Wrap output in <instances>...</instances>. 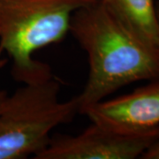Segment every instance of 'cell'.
<instances>
[{"mask_svg": "<svg viewBox=\"0 0 159 159\" xmlns=\"http://www.w3.org/2000/svg\"><path fill=\"white\" fill-rule=\"evenodd\" d=\"M7 93H6L5 90H2V89H0V110L2 108V105H3V102L5 101V99H6V97H7Z\"/></svg>", "mask_w": 159, "mask_h": 159, "instance_id": "8", "label": "cell"}, {"mask_svg": "<svg viewBox=\"0 0 159 159\" xmlns=\"http://www.w3.org/2000/svg\"><path fill=\"white\" fill-rule=\"evenodd\" d=\"M91 122L125 133H144L159 128V79L130 94L103 100L85 110Z\"/></svg>", "mask_w": 159, "mask_h": 159, "instance_id": "5", "label": "cell"}, {"mask_svg": "<svg viewBox=\"0 0 159 159\" xmlns=\"http://www.w3.org/2000/svg\"><path fill=\"white\" fill-rule=\"evenodd\" d=\"M69 33L89 65L88 80L77 96L80 113L125 86L159 79V51L132 34L99 1L74 11Z\"/></svg>", "mask_w": 159, "mask_h": 159, "instance_id": "1", "label": "cell"}, {"mask_svg": "<svg viewBox=\"0 0 159 159\" xmlns=\"http://www.w3.org/2000/svg\"><path fill=\"white\" fill-rule=\"evenodd\" d=\"M142 159H159V139H157L149 148L143 153Z\"/></svg>", "mask_w": 159, "mask_h": 159, "instance_id": "7", "label": "cell"}, {"mask_svg": "<svg viewBox=\"0 0 159 159\" xmlns=\"http://www.w3.org/2000/svg\"><path fill=\"white\" fill-rule=\"evenodd\" d=\"M98 1L132 34L159 51L158 22L153 0Z\"/></svg>", "mask_w": 159, "mask_h": 159, "instance_id": "6", "label": "cell"}, {"mask_svg": "<svg viewBox=\"0 0 159 159\" xmlns=\"http://www.w3.org/2000/svg\"><path fill=\"white\" fill-rule=\"evenodd\" d=\"M87 3H89V4H91V3H94V2H97L98 0H85Z\"/></svg>", "mask_w": 159, "mask_h": 159, "instance_id": "11", "label": "cell"}, {"mask_svg": "<svg viewBox=\"0 0 159 159\" xmlns=\"http://www.w3.org/2000/svg\"><path fill=\"white\" fill-rule=\"evenodd\" d=\"M87 5L85 0H0V48L12 59L15 79L29 83L52 76L34 53L62 41L74 11Z\"/></svg>", "mask_w": 159, "mask_h": 159, "instance_id": "2", "label": "cell"}, {"mask_svg": "<svg viewBox=\"0 0 159 159\" xmlns=\"http://www.w3.org/2000/svg\"><path fill=\"white\" fill-rule=\"evenodd\" d=\"M159 139V128L125 133L92 122L77 135L51 138L35 159H134Z\"/></svg>", "mask_w": 159, "mask_h": 159, "instance_id": "4", "label": "cell"}, {"mask_svg": "<svg viewBox=\"0 0 159 159\" xmlns=\"http://www.w3.org/2000/svg\"><path fill=\"white\" fill-rule=\"evenodd\" d=\"M59 93L60 84L51 76L7 95L0 110V159L36 156L50 142L51 131L80 113L77 97L60 101Z\"/></svg>", "mask_w": 159, "mask_h": 159, "instance_id": "3", "label": "cell"}, {"mask_svg": "<svg viewBox=\"0 0 159 159\" xmlns=\"http://www.w3.org/2000/svg\"><path fill=\"white\" fill-rule=\"evenodd\" d=\"M2 53H3V50L0 48V70L3 68V67L6 66V58H3V57H1V56H2Z\"/></svg>", "mask_w": 159, "mask_h": 159, "instance_id": "9", "label": "cell"}, {"mask_svg": "<svg viewBox=\"0 0 159 159\" xmlns=\"http://www.w3.org/2000/svg\"><path fill=\"white\" fill-rule=\"evenodd\" d=\"M157 7V22H158V32H159V3H157L156 5ZM158 50H159V45H158Z\"/></svg>", "mask_w": 159, "mask_h": 159, "instance_id": "10", "label": "cell"}]
</instances>
